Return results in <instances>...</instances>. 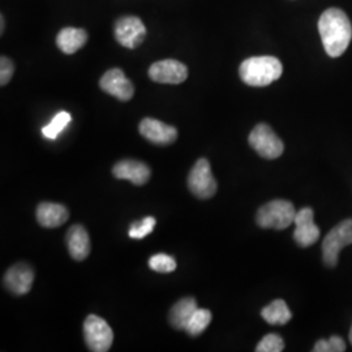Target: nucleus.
Instances as JSON below:
<instances>
[{
	"mask_svg": "<svg viewBox=\"0 0 352 352\" xmlns=\"http://www.w3.org/2000/svg\"><path fill=\"white\" fill-rule=\"evenodd\" d=\"M139 132L142 138L155 145H170L174 144L177 139L175 126H167L153 118H145L141 120Z\"/></svg>",
	"mask_w": 352,
	"mask_h": 352,
	"instance_id": "13",
	"label": "nucleus"
},
{
	"mask_svg": "<svg viewBox=\"0 0 352 352\" xmlns=\"http://www.w3.org/2000/svg\"><path fill=\"white\" fill-rule=\"evenodd\" d=\"M199 309L197 302L193 298H183L179 302L173 305L168 314L170 325L175 327L176 330H186L188 325L189 320L195 312Z\"/></svg>",
	"mask_w": 352,
	"mask_h": 352,
	"instance_id": "18",
	"label": "nucleus"
},
{
	"mask_svg": "<svg viewBox=\"0 0 352 352\" xmlns=\"http://www.w3.org/2000/svg\"><path fill=\"white\" fill-rule=\"evenodd\" d=\"M87 42L88 33L84 29L64 28L56 36L58 49L67 55H72L80 49H82L87 45Z\"/></svg>",
	"mask_w": 352,
	"mask_h": 352,
	"instance_id": "17",
	"label": "nucleus"
},
{
	"mask_svg": "<svg viewBox=\"0 0 352 352\" xmlns=\"http://www.w3.org/2000/svg\"><path fill=\"white\" fill-rule=\"evenodd\" d=\"M149 77L153 81L160 84L177 85L187 80L188 68L187 65L174 59L161 60V62L151 64L149 68Z\"/></svg>",
	"mask_w": 352,
	"mask_h": 352,
	"instance_id": "9",
	"label": "nucleus"
},
{
	"mask_svg": "<svg viewBox=\"0 0 352 352\" xmlns=\"http://www.w3.org/2000/svg\"><path fill=\"white\" fill-rule=\"evenodd\" d=\"M71 119H72L71 115L68 113H65V111L56 113L55 118L51 120L50 124H47V126L42 128L43 136L50 140L56 139V138L60 135V132L63 131L64 128L68 126V123L71 122Z\"/></svg>",
	"mask_w": 352,
	"mask_h": 352,
	"instance_id": "21",
	"label": "nucleus"
},
{
	"mask_svg": "<svg viewBox=\"0 0 352 352\" xmlns=\"http://www.w3.org/2000/svg\"><path fill=\"white\" fill-rule=\"evenodd\" d=\"M318 32L324 49L331 58L347 50L352 38V25L347 14L338 8H329L318 20Z\"/></svg>",
	"mask_w": 352,
	"mask_h": 352,
	"instance_id": "1",
	"label": "nucleus"
},
{
	"mask_svg": "<svg viewBox=\"0 0 352 352\" xmlns=\"http://www.w3.org/2000/svg\"><path fill=\"white\" fill-rule=\"evenodd\" d=\"M212 322V312L209 309H197L192 318L189 320L186 331L189 337H199L202 334L209 324Z\"/></svg>",
	"mask_w": 352,
	"mask_h": 352,
	"instance_id": "20",
	"label": "nucleus"
},
{
	"mask_svg": "<svg viewBox=\"0 0 352 352\" xmlns=\"http://www.w3.org/2000/svg\"><path fill=\"white\" fill-rule=\"evenodd\" d=\"M285 349V342L278 334H267L256 347L257 352H280Z\"/></svg>",
	"mask_w": 352,
	"mask_h": 352,
	"instance_id": "24",
	"label": "nucleus"
},
{
	"mask_svg": "<svg viewBox=\"0 0 352 352\" xmlns=\"http://www.w3.org/2000/svg\"><path fill=\"white\" fill-rule=\"evenodd\" d=\"M252 149L265 160H277L285 151V145L276 135V132L265 123L257 124L250 135Z\"/></svg>",
	"mask_w": 352,
	"mask_h": 352,
	"instance_id": "5",
	"label": "nucleus"
},
{
	"mask_svg": "<svg viewBox=\"0 0 352 352\" xmlns=\"http://www.w3.org/2000/svg\"><path fill=\"white\" fill-rule=\"evenodd\" d=\"M261 316L270 325H286L291 320V311L285 300H274L261 311Z\"/></svg>",
	"mask_w": 352,
	"mask_h": 352,
	"instance_id": "19",
	"label": "nucleus"
},
{
	"mask_svg": "<svg viewBox=\"0 0 352 352\" xmlns=\"http://www.w3.org/2000/svg\"><path fill=\"white\" fill-rule=\"evenodd\" d=\"M188 188L197 199L208 200L217 193V182L208 160L200 158L192 167L188 176Z\"/></svg>",
	"mask_w": 352,
	"mask_h": 352,
	"instance_id": "7",
	"label": "nucleus"
},
{
	"mask_svg": "<svg viewBox=\"0 0 352 352\" xmlns=\"http://www.w3.org/2000/svg\"><path fill=\"white\" fill-rule=\"evenodd\" d=\"M84 338L90 351H109L113 346V329L100 316L89 315L84 322Z\"/></svg>",
	"mask_w": 352,
	"mask_h": 352,
	"instance_id": "6",
	"label": "nucleus"
},
{
	"mask_svg": "<svg viewBox=\"0 0 352 352\" xmlns=\"http://www.w3.org/2000/svg\"><path fill=\"white\" fill-rule=\"evenodd\" d=\"M352 244V219H346L334 227L322 243V258L329 267L338 264L340 251Z\"/></svg>",
	"mask_w": 352,
	"mask_h": 352,
	"instance_id": "4",
	"label": "nucleus"
},
{
	"mask_svg": "<svg viewBox=\"0 0 352 352\" xmlns=\"http://www.w3.org/2000/svg\"><path fill=\"white\" fill-rule=\"evenodd\" d=\"M296 213L298 212L291 202L286 200H273L258 209L256 222L263 228L285 230L294 223Z\"/></svg>",
	"mask_w": 352,
	"mask_h": 352,
	"instance_id": "3",
	"label": "nucleus"
},
{
	"mask_svg": "<svg viewBox=\"0 0 352 352\" xmlns=\"http://www.w3.org/2000/svg\"><path fill=\"white\" fill-rule=\"evenodd\" d=\"M155 223H157L155 218L146 217V218L141 219L139 222L132 223L131 227H129L128 235H129V238H132V239H144L145 236L151 235V232H153V230H154V227H155Z\"/></svg>",
	"mask_w": 352,
	"mask_h": 352,
	"instance_id": "23",
	"label": "nucleus"
},
{
	"mask_svg": "<svg viewBox=\"0 0 352 352\" xmlns=\"http://www.w3.org/2000/svg\"><path fill=\"white\" fill-rule=\"evenodd\" d=\"M4 286L13 295H26L34 282V270L24 263L11 266L4 276Z\"/></svg>",
	"mask_w": 352,
	"mask_h": 352,
	"instance_id": "12",
	"label": "nucleus"
},
{
	"mask_svg": "<svg viewBox=\"0 0 352 352\" xmlns=\"http://www.w3.org/2000/svg\"><path fill=\"white\" fill-rule=\"evenodd\" d=\"M350 342H351V344H352V327H351V330H350Z\"/></svg>",
	"mask_w": 352,
	"mask_h": 352,
	"instance_id": "28",
	"label": "nucleus"
},
{
	"mask_svg": "<svg viewBox=\"0 0 352 352\" xmlns=\"http://www.w3.org/2000/svg\"><path fill=\"white\" fill-rule=\"evenodd\" d=\"M113 175L120 180H128L136 186H144L151 180V171L148 164L135 160H123L113 166Z\"/></svg>",
	"mask_w": 352,
	"mask_h": 352,
	"instance_id": "14",
	"label": "nucleus"
},
{
	"mask_svg": "<svg viewBox=\"0 0 352 352\" xmlns=\"http://www.w3.org/2000/svg\"><path fill=\"white\" fill-rule=\"evenodd\" d=\"M149 267L151 270L157 272V273H173L176 269V261L174 257L164 254V253H158L151 256L149 260Z\"/></svg>",
	"mask_w": 352,
	"mask_h": 352,
	"instance_id": "22",
	"label": "nucleus"
},
{
	"mask_svg": "<svg viewBox=\"0 0 352 352\" xmlns=\"http://www.w3.org/2000/svg\"><path fill=\"white\" fill-rule=\"evenodd\" d=\"M115 38L126 49H138L146 37V28L136 16H123L115 23Z\"/></svg>",
	"mask_w": 352,
	"mask_h": 352,
	"instance_id": "8",
	"label": "nucleus"
},
{
	"mask_svg": "<svg viewBox=\"0 0 352 352\" xmlns=\"http://www.w3.org/2000/svg\"><path fill=\"white\" fill-rule=\"evenodd\" d=\"M100 88L122 102L131 101L135 94L132 82L126 78L124 72L119 68L109 69L104 75L102 76L100 80Z\"/></svg>",
	"mask_w": 352,
	"mask_h": 352,
	"instance_id": "10",
	"label": "nucleus"
},
{
	"mask_svg": "<svg viewBox=\"0 0 352 352\" xmlns=\"http://www.w3.org/2000/svg\"><path fill=\"white\" fill-rule=\"evenodd\" d=\"M13 72H14V64L10 58L3 55L0 58V85L1 87H6L11 81Z\"/></svg>",
	"mask_w": 352,
	"mask_h": 352,
	"instance_id": "26",
	"label": "nucleus"
},
{
	"mask_svg": "<svg viewBox=\"0 0 352 352\" xmlns=\"http://www.w3.org/2000/svg\"><path fill=\"white\" fill-rule=\"evenodd\" d=\"M36 217L41 226L55 228V227L63 226L69 218V212L64 205L60 204L42 202L38 205Z\"/></svg>",
	"mask_w": 352,
	"mask_h": 352,
	"instance_id": "15",
	"label": "nucleus"
},
{
	"mask_svg": "<svg viewBox=\"0 0 352 352\" xmlns=\"http://www.w3.org/2000/svg\"><path fill=\"white\" fill-rule=\"evenodd\" d=\"M315 214L311 208H302L295 217L294 239L302 248L311 247L320 239V228L316 226Z\"/></svg>",
	"mask_w": 352,
	"mask_h": 352,
	"instance_id": "11",
	"label": "nucleus"
},
{
	"mask_svg": "<svg viewBox=\"0 0 352 352\" xmlns=\"http://www.w3.org/2000/svg\"><path fill=\"white\" fill-rule=\"evenodd\" d=\"M283 65L274 56H253L240 64L241 81L250 87H267L282 76Z\"/></svg>",
	"mask_w": 352,
	"mask_h": 352,
	"instance_id": "2",
	"label": "nucleus"
},
{
	"mask_svg": "<svg viewBox=\"0 0 352 352\" xmlns=\"http://www.w3.org/2000/svg\"><path fill=\"white\" fill-rule=\"evenodd\" d=\"M3 32H4V17L1 16V29H0V33L3 34Z\"/></svg>",
	"mask_w": 352,
	"mask_h": 352,
	"instance_id": "27",
	"label": "nucleus"
},
{
	"mask_svg": "<svg viewBox=\"0 0 352 352\" xmlns=\"http://www.w3.org/2000/svg\"><path fill=\"white\" fill-rule=\"evenodd\" d=\"M346 351V343L340 337L333 336L329 340H318L314 352H343Z\"/></svg>",
	"mask_w": 352,
	"mask_h": 352,
	"instance_id": "25",
	"label": "nucleus"
},
{
	"mask_svg": "<svg viewBox=\"0 0 352 352\" xmlns=\"http://www.w3.org/2000/svg\"><path fill=\"white\" fill-rule=\"evenodd\" d=\"M67 248L71 257L76 261H84L90 253V239L88 231L81 226L75 225L67 232Z\"/></svg>",
	"mask_w": 352,
	"mask_h": 352,
	"instance_id": "16",
	"label": "nucleus"
}]
</instances>
